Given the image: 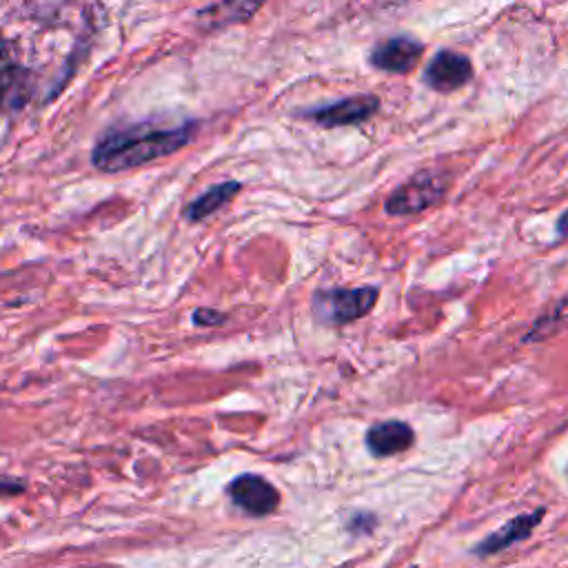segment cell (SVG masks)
<instances>
[{"label":"cell","mask_w":568,"mask_h":568,"mask_svg":"<svg viewBox=\"0 0 568 568\" xmlns=\"http://www.w3.org/2000/svg\"><path fill=\"white\" fill-rule=\"evenodd\" d=\"M195 129V122H182L173 126L135 122L129 126L111 129L98 140L91 153V162L102 173L131 171L153 160L178 153L193 140Z\"/></svg>","instance_id":"6da1fadb"},{"label":"cell","mask_w":568,"mask_h":568,"mask_svg":"<svg viewBox=\"0 0 568 568\" xmlns=\"http://www.w3.org/2000/svg\"><path fill=\"white\" fill-rule=\"evenodd\" d=\"M377 297L379 288L371 284L357 288H324L313 295V313L324 324L342 326L368 315Z\"/></svg>","instance_id":"7a4b0ae2"},{"label":"cell","mask_w":568,"mask_h":568,"mask_svg":"<svg viewBox=\"0 0 568 568\" xmlns=\"http://www.w3.org/2000/svg\"><path fill=\"white\" fill-rule=\"evenodd\" d=\"M446 178L439 171H419L399 184L384 202L388 215H415L444 200Z\"/></svg>","instance_id":"3957f363"},{"label":"cell","mask_w":568,"mask_h":568,"mask_svg":"<svg viewBox=\"0 0 568 568\" xmlns=\"http://www.w3.org/2000/svg\"><path fill=\"white\" fill-rule=\"evenodd\" d=\"M231 501L251 517H266L280 508V490L257 473H240L226 486Z\"/></svg>","instance_id":"277c9868"},{"label":"cell","mask_w":568,"mask_h":568,"mask_svg":"<svg viewBox=\"0 0 568 568\" xmlns=\"http://www.w3.org/2000/svg\"><path fill=\"white\" fill-rule=\"evenodd\" d=\"M379 109V98L377 95H353L344 98L324 106H317L313 111H306L304 115L317 122L324 129H335V126H353L366 122L375 111Z\"/></svg>","instance_id":"5b68a950"},{"label":"cell","mask_w":568,"mask_h":568,"mask_svg":"<svg viewBox=\"0 0 568 568\" xmlns=\"http://www.w3.org/2000/svg\"><path fill=\"white\" fill-rule=\"evenodd\" d=\"M546 515V508L539 506L537 510L532 513H524V515H517L513 519H508L504 526H499L497 530H493L488 537H484L479 544L473 546V555H479V557H486V555H497L506 548H510L513 544L517 541H524L532 535V530L541 524Z\"/></svg>","instance_id":"8992f818"},{"label":"cell","mask_w":568,"mask_h":568,"mask_svg":"<svg viewBox=\"0 0 568 568\" xmlns=\"http://www.w3.org/2000/svg\"><path fill=\"white\" fill-rule=\"evenodd\" d=\"M364 442L373 457H390L408 450L415 444V430L404 419H384L366 430Z\"/></svg>","instance_id":"52a82bcc"},{"label":"cell","mask_w":568,"mask_h":568,"mask_svg":"<svg viewBox=\"0 0 568 568\" xmlns=\"http://www.w3.org/2000/svg\"><path fill=\"white\" fill-rule=\"evenodd\" d=\"M473 75L470 60L455 51H439L426 67L424 82L435 91H455L464 87Z\"/></svg>","instance_id":"ba28073f"},{"label":"cell","mask_w":568,"mask_h":568,"mask_svg":"<svg viewBox=\"0 0 568 568\" xmlns=\"http://www.w3.org/2000/svg\"><path fill=\"white\" fill-rule=\"evenodd\" d=\"M419 55H422L419 42L410 38H393L373 51L371 62L377 69H384L390 73H406L417 64Z\"/></svg>","instance_id":"9c48e42d"},{"label":"cell","mask_w":568,"mask_h":568,"mask_svg":"<svg viewBox=\"0 0 568 568\" xmlns=\"http://www.w3.org/2000/svg\"><path fill=\"white\" fill-rule=\"evenodd\" d=\"M240 189H242V182H237V180H224V182L209 186L202 195H197L193 202H189V206L184 209V217L189 222H202V220L211 217L213 213L224 209L240 193Z\"/></svg>","instance_id":"30bf717a"},{"label":"cell","mask_w":568,"mask_h":568,"mask_svg":"<svg viewBox=\"0 0 568 568\" xmlns=\"http://www.w3.org/2000/svg\"><path fill=\"white\" fill-rule=\"evenodd\" d=\"M27 95V82L24 73L18 67L9 44L0 36V109L16 106Z\"/></svg>","instance_id":"8fae6325"},{"label":"cell","mask_w":568,"mask_h":568,"mask_svg":"<svg viewBox=\"0 0 568 568\" xmlns=\"http://www.w3.org/2000/svg\"><path fill=\"white\" fill-rule=\"evenodd\" d=\"M377 526V517L373 513H353L346 528L353 532V535H371Z\"/></svg>","instance_id":"7c38bea8"},{"label":"cell","mask_w":568,"mask_h":568,"mask_svg":"<svg viewBox=\"0 0 568 568\" xmlns=\"http://www.w3.org/2000/svg\"><path fill=\"white\" fill-rule=\"evenodd\" d=\"M224 322H226V315L220 311H213V308H195L193 311V324H197V326H217Z\"/></svg>","instance_id":"4fadbf2b"},{"label":"cell","mask_w":568,"mask_h":568,"mask_svg":"<svg viewBox=\"0 0 568 568\" xmlns=\"http://www.w3.org/2000/svg\"><path fill=\"white\" fill-rule=\"evenodd\" d=\"M564 222H566V213H559V222H557V231H559V235H564V233H566Z\"/></svg>","instance_id":"5bb4252c"}]
</instances>
